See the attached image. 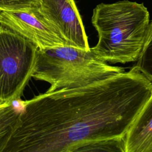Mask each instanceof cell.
Segmentation results:
<instances>
[{"label": "cell", "mask_w": 152, "mask_h": 152, "mask_svg": "<svg viewBox=\"0 0 152 152\" xmlns=\"http://www.w3.org/2000/svg\"><path fill=\"white\" fill-rule=\"evenodd\" d=\"M40 0H0V12L24 10L39 7Z\"/></svg>", "instance_id": "obj_11"}, {"label": "cell", "mask_w": 152, "mask_h": 152, "mask_svg": "<svg viewBox=\"0 0 152 152\" xmlns=\"http://www.w3.org/2000/svg\"><path fill=\"white\" fill-rule=\"evenodd\" d=\"M38 9L68 46L85 50L91 49L74 0H40Z\"/></svg>", "instance_id": "obj_6"}, {"label": "cell", "mask_w": 152, "mask_h": 152, "mask_svg": "<svg viewBox=\"0 0 152 152\" xmlns=\"http://www.w3.org/2000/svg\"><path fill=\"white\" fill-rule=\"evenodd\" d=\"M10 104V103H4V104H1L0 103V108H1V107H4V106H7V105H8V104Z\"/></svg>", "instance_id": "obj_12"}, {"label": "cell", "mask_w": 152, "mask_h": 152, "mask_svg": "<svg viewBox=\"0 0 152 152\" xmlns=\"http://www.w3.org/2000/svg\"><path fill=\"white\" fill-rule=\"evenodd\" d=\"M125 72L123 68L107 64L92 52L65 45L39 49L32 77L59 88L74 81L104 80Z\"/></svg>", "instance_id": "obj_3"}, {"label": "cell", "mask_w": 152, "mask_h": 152, "mask_svg": "<svg viewBox=\"0 0 152 152\" xmlns=\"http://www.w3.org/2000/svg\"><path fill=\"white\" fill-rule=\"evenodd\" d=\"M135 66L145 77L152 81V20L149 24L142 50Z\"/></svg>", "instance_id": "obj_9"}, {"label": "cell", "mask_w": 152, "mask_h": 152, "mask_svg": "<svg viewBox=\"0 0 152 152\" xmlns=\"http://www.w3.org/2000/svg\"><path fill=\"white\" fill-rule=\"evenodd\" d=\"M0 24L28 39L39 49L68 45L59 33L40 13L38 7L1 11Z\"/></svg>", "instance_id": "obj_5"}, {"label": "cell", "mask_w": 152, "mask_h": 152, "mask_svg": "<svg viewBox=\"0 0 152 152\" xmlns=\"http://www.w3.org/2000/svg\"><path fill=\"white\" fill-rule=\"evenodd\" d=\"M91 23L99 40L91 49L98 58L121 64L138 60L150 24L143 3L125 0L99 4L93 10Z\"/></svg>", "instance_id": "obj_2"}, {"label": "cell", "mask_w": 152, "mask_h": 152, "mask_svg": "<svg viewBox=\"0 0 152 152\" xmlns=\"http://www.w3.org/2000/svg\"><path fill=\"white\" fill-rule=\"evenodd\" d=\"M38 48L0 24V103L19 100L34 71Z\"/></svg>", "instance_id": "obj_4"}, {"label": "cell", "mask_w": 152, "mask_h": 152, "mask_svg": "<svg viewBox=\"0 0 152 152\" xmlns=\"http://www.w3.org/2000/svg\"><path fill=\"white\" fill-rule=\"evenodd\" d=\"M152 94L137 66L104 79L77 80L22 103L4 152H77L85 145L125 137Z\"/></svg>", "instance_id": "obj_1"}, {"label": "cell", "mask_w": 152, "mask_h": 152, "mask_svg": "<svg viewBox=\"0 0 152 152\" xmlns=\"http://www.w3.org/2000/svg\"><path fill=\"white\" fill-rule=\"evenodd\" d=\"M125 136L106 139L88 143L83 146L81 148L80 151L126 152Z\"/></svg>", "instance_id": "obj_10"}, {"label": "cell", "mask_w": 152, "mask_h": 152, "mask_svg": "<svg viewBox=\"0 0 152 152\" xmlns=\"http://www.w3.org/2000/svg\"><path fill=\"white\" fill-rule=\"evenodd\" d=\"M12 103L0 108V152H4L18 124L20 110Z\"/></svg>", "instance_id": "obj_8"}, {"label": "cell", "mask_w": 152, "mask_h": 152, "mask_svg": "<svg viewBox=\"0 0 152 152\" xmlns=\"http://www.w3.org/2000/svg\"><path fill=\"white\" fill-rule=\"evenodd\" d=\"M126 152H152V94L128 131Z\"/></svg>", "instance_id": "obj_7"}]
</instances>
